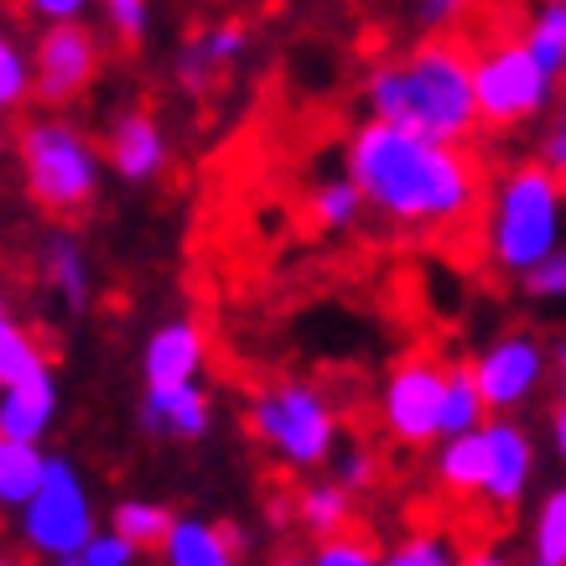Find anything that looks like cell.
<instances>
[{"mask_svg": "<svg viewBox=\"0 0 566 566\" xmlns=\"http://www.w3.org/2000/svg\"><path fill=\"white\" fill-rule=\"evenodd\" d=\"M21 546L42 556V562H73L78 551L99 535V515H94V494H88L84 473L69 458H48L36 494L17 510Z\"/></svg>", "mask_w": 566, "mask_h": 566, "instance_id": "cell-7", "label": "cell"}, {"mask_svg": "<svg viewBox=\"0 0 566 566\" xmlns=\"http://www.w3.org/2000/svg\"><path fill=\"white\" fill-rule=\"evenodd\" d=\"M535 483V437L515 416H494L483 427V504L515 510Z\"/></svg>", "mask_w": 566, "mask_h": 566, "instance_id": "cell-11", "label": "cell"}, {"mask_svg": "<svg viewBox=\"0 0 566 566\" xmlns=\"http://www.w3.org/2000/svg\"><path fill=\"white\" fill-rule=\"evenodd\" d=\"M535 167L566 192V94L551 104V120L541 130V156H535Z\"/></svg>", "mask_w": 566, "mask_h": 566, "instance_id": "cell-29", "label": "cell"}, {"mask_svg": "<svg viewBox=\"0 0 566 566\" xmlns=\"http://www.w3.org/2000/svg\"><path fill=\"white\" fill-rule=\"evenodd\" d=\"M32 99V57L11 32H0V115Z\"/></svg>", "mask_w": 566, "mask_h": 566, "instance_id": "cell-28", "label": "cell"}, {"mask_svg": "<svg viewBox=\"0 0 566 566\" xmlns=\"http://www.w3.org/2000/svg\"><path fill=\"white\" fill-rule=\"evenodd\" d=\"M271 566H307V556H275Z\"/></svg>", "mask_w": 566, "mask_h": 566, "instance_id": "cell-43", "label": "cell"}, {"mask_svg": "<svg viewBox=\"0 0 566 566\" xmlns=\"http://www.w3.org/2000/svg\"><path fill=\"white\" fill-rule=\"evenodd\" d=\"M140 427L151 437H172V442H203L213 427V395L203 385L146 390L140 395Z\"/></svg>", "mask_w": 566, "mask_h": 566, "instance_id": "cell-14", "label": "cell"}, {"mask_svg": "<svg viewBox=\"0 0 566 566\" xmlns=\"http://www.w3.org/2000/svg\"><path fill=\"white\" fill-rule=\"evenodd\" d=\"M296 520L312 541H338V535H348V520H354V494L338 489L333 479H317L296 494Z\"/></svg>", "mask_w": 566, "mask_h": 566, "instance_id": "cell-18", "label": "cell"}, {"mask_svg": "<svg viewBox=\"0 0 566 566\" xmlns=\"http://www.w3.org/2000/svg\"><path fill=\"white\" fill-rule=\"evenodd\" d=\"M531 566H546V562H535V556H531Z\"/></svg>", "mask_w": 566, "mask_h": 566, "instance_id": "cell-46", "label": "cell"}, {"mask_svg": "<svg viewBox=\"0 0 566 566\" xmlns=\"http://www.w3.org/2000/svg\"><path fill=\"white\" fill-rule=\"evenodd\" d=\"M104 21H109V32L120 36V42H146V32H151V6L146 0H109L104 6Z\"/></svg>", "mask_w": 566, "mask_h": 566, "instance_id": "cell-33", "label": "cell"}, {"mask_svg": "<svg viewBox=\"0 0 566 566\" xmlns=\"http://www.w3.org/2000/svg\"><path fill=\"white\" fill-rule=\"evenodd\" d=\"M172 520L177 515L167 504H156V499H120L109 510V535H120L125 546H136V551H161Z\"/></svg>", "mask_w": 566, "mask_h": 566, "instance_id": "cell-22", "label": "cell"}, {"mask_svg": "<svg viewBox=\"0 0 566 566\" xmlns=\"http://www.w3.org/2000/svg\"><path fill=\"white\" fill-rule=\"evenodd\" d=\"M192 42L203 48V57L213 63V69H223V63H234V57H244V48H250V27H244V21H219V27H208V32H198Z\"/></svg>", "mask_w": 566, "mask_h": 566, "instance_id": "cell-31", "label": "cell"}, {"mask_svg": "<svg viewBox=\"0 0 566 566\" xmlns=\"http://www.w3.org/2000/svg\"><path fill=\"white\" fill-rule=\"evenodd\" d=\"M369 120L406 136L463 146L479 130L473 88H468V48L452 36H421L390 63H375L364 78Z\"/></svg>", "mask_w": 566, "mask_h": 566, "instance_id": "cell-2", "label": "cell"}, {"mask_svg": "<svg viewBox=\"0 0 566 566\" xmlns=\"http://www.w3.org/2000/svg\"><path fill=\"white\" fill-rule=\"evenodd\" d=\"M57 421V379H27L17 390H0V442L42 447V437Z\"/></svg>", "mask_w": 566, "mask_h": 566, "instance_id": "cell-15", "label": "cell"}, {"mask_svg": "<svg viewBox=\"0 0 566 566\" xmlns=\"http://www.w3.org/2000/svg\"><path fill=\"white\" fill-rule=\"evenodd\" d=\"M307 566H379V551L364 535H338V541H317V551L307 556Z\"/></svg>", "mask_w": 566, "mask_h": 566, "instance_id": "cell-32", "label": "cell"}, {"mask_svg": "<svg viewBox=\"0 0 566 566\" xmlns=\"http://www.w3.org/2000/svg\"><path fill=\"white\" fill-rule=\"evenodd\" d=\"M213 73H219V69L203 57V48H198V42H188V48L177 52V84H182V88L203 94V88L213 84Z\"/></svg>", "mask_w": 566, "mask_h": 566, "instance_id": "cell-35", "label": "cell"}, {"mask_svg": "<svg viewBox=\"0 0 566 566\" xmlns=\"http://www.w3.org/2000/svg\"><path fill=\"white\" fill-rule=\"evenodd\" d=\"M468 88H473V115L489 130H515L541 120L556 104V78L535 69L520 36H483L468 48Z\"/></svg>", "mask_w": 566, "mask_h": 566, "instance_id": "cell-6", "label": "cell"}, {"mask_svg": "<svg viewBox=\"0 0 566 566\" xmlns=\"http://www.w3.org/2000/svg\"><path fill=\"white\" fill-rule=\"evenodd\" d=\"M99 161H109L115 177H125V182H156L172 161V146H167V130L151 109H125L109 120Z\"/></svg>", "mask_w": 566, "mask_h": 566, "instance_id": "cell-13", "label": "cell"}, {"mask_svg": "<svg viewBox=\"0 0 566 566\" xmlns=\"http://www.w3.org/2000/svg\"><path fill=\"white\" fill-rule=\"evenodd\" d=\"M531 546H535V562L566 566V483L541 494L531 520Z\"/></svg>", "mask_w": 566, "mask_h": 566, "instance_id": "cell-25", "label": "cell"}, {"mask_svg": "<svg viewBox=\"0 0 566 566\" xmlns=\"http://www.w3.org/2000/svg\"><path fill=\"white\" fill-rule=\"evenodd\" d=\"M73 562H78V566H136V562H140V551H136V546H125L120 535L99 531L84 551H78V556H73Z\"/></svg>", "mask_w": 566, "mask_h": 566, "instance_id": "cell-34", "label": "cell"}, {"mask_svg": "<svg viewBox=\"0 0 566 566\" xmlns=\"http://www.w3.org/2000/svg\"><path fill=\"white\" fill-rule=\"evenodd\" d=\"M32 17H48V27H63V21L84 17V0H32Z\"/></svg>", "mask_w": 566, "mask_h": 566, "instance_id": "cell-38", "label": "cell"}, {"mask_svg": "<svg viewBox=\"0 0 566 566\" xmlns=\"http://www.w3.org/2000/svg\"><path fill=\"white\" fill-rule=\"evenodd\" d=\"M437 489L452 499H479L483 494V431L473 437H452V442H437Z\"/></svg>", "mask_w": 566, "mask_h": 566, "instance_id": "cell-19", "label": "cell"}, {"mask_svg": "<svg viewBox=\"0 0 566 566\" xmlns=\"http://www.w3.org/2000/svg\"><path fill=\"white\" fill-rule=\"evenodd\" d=\"M447 364L437 354H406L379 385V421L400 447L437 442V411H442Z\"/></svg>", "mask_w": 566, "mask_h": 566, "instance_id": "cell-9", "label": "cell"}, {"mask_svg": "<svg viewBox=\"0 0 566 566\" xmlns=\"http://www.w3.org/2000/svg\"><path fill=\"white\" fill-rule=\"evenodd\" d=\"M52 375L48 364V348L36 344L27 327H11L6 338H0V390H17V385H27V379H42Z\"/></svg>", "mask_w": 566, "mask_h": 566, "instance_id": "cell-26", "label": "cell"}, {"mask_svg": "<svg viewBox=\"0 0 566 566\" xmlns=\"http://www.w3.org/2000/svg\"><path fill=\"white\" fill-rule=\"evenodd\" d=\"M344 177L359 188L364 208L395 229L437 234L452 223H468L483 198L479 161L463 146H437V140L406 136L390 125L364 120L344 146Z\"/></svg>", "mask_w": 566, "mask_h": 566, "instance_id": "cell-1", "label": "cell"}, {"mask_svg": "<svg viewBox=\"0 0 566 566\" xmlns=\"http://www.w3.org/2000/svg\"><path fill=\"white\" fill-rule=\"evenodd\" d=\"M416 17L427 21V27H447V21H458V6H452V0H421Z\"/></svg>", "mask_w": 566, "mask_h": 566, "instance_id": "cell-39", "label": "cell"}, {"mask_svg": "<svg viewBox=\"0 0 566 566\" xmlns=\"http://www.w3.org/2000/svg\"><path fill=\"white\" fill-rule=\"evenodd\" d=\"M161 566H240V556L223 546L219 520L177 515L167 541H161Z\"/></svg>", "mask_w": 566, "mask_h": 566, "instance_id": "cell-16", "label": "cell"}, {"mask_svg": "<svg viewBox=\"0 0 566 566\" xmlns=\"http://www.w3.org/2000/svg\"><path fill=\"white\" fill-rule=\"evenodd\" d=\"M333 473H338V489H348V494H354V489H364V483L375 479V463H369V452H359V447H338V458H333Z\"/></svg>", "mask_w": 566, "mask_h": 566, "instance_id": "cell-36", "label": "cell"}, {"mask_svg": "<svg viewBox=\"0 0 566 566\" xmlns=\"http://www.w3.org/2000/svg\"><path fill=\"white\" fill-rule=\"evenodd\" d=\"M48 452L27 442H0V510H21L36 494Z\"/></svg>", "mask_w": 566, "mask_h": 566, "instance_id": "cell-23", "label": "cell"}, {"mask_svg": "<svg viewBox=\"0 0 566 566\" xmlns=\"http://www.w3.org/2000/svg\"><path fill=\"white\" fill-rule=\"evenodd\" d=\"M307 213H312V223H317V229H327V234H344V229H354V223L364 219V198H359V188L338 172V177H323V182L312 188Z\"/></svg>", "mask_w": 566, "mask_h": 566, "instance_id": "cell-24", "label": "cell"}, {"mask_svg": "<svg viewBox=\"0 0 566 566\" xmlns=\"http://www.w3.org/2000/svg\"><path fill=\"white\" fill-rule=\"evenodd\" d=\"M525 52L535 57V69L546 78H566V0H546L525 17V32H520Z\"/></svg>", "mask_w": 566, "mask_h": 566, "instance_id": "cell-20", "label": "cell"}, {"mask_svg": "<svg viewBox=\"0 0 566 566\" xmlns=\"http://www.w3.org/2000/svg\"><path fill=\"white\" fill-rule=\"evenodd\" d=\"M0 566H21V562H17V556H0Z\"/></svg>", "mask_w": 566, "mask_h": 566, "instance_id": "cell-44", "label": "cell"}, {"mask_svg": "<svg viewBox=\"0 0 566 566\" xmlns=\"http://www.w3.org/2000/svg\"><path fill=\"white\" fill-rule=\"evenodd\" d=\"M11 327H17V317H11V302H6V296H0V338H6V333H11Z\"/></svg>", "mask_w": 566, "mask_h": 566, "instance_id": "cell-41", "label": "cell"}, {"mask_svg": "<svg viewBox=\"0 0 566 566\" xmlns=\"http://www.w3.org/2000/svg\"><path fill=\"white\" fill-rule=\"evenodd\" d=\"M468 375H473V385H479V395H483V411L494 421V416H515L520 406H531L535 395H541V385H546V375H551V354L535 333L510 327V333L489 338V344L468 359Z\"/></svg>", "mask_w": 566, "mask_h": 566, "instance_id": "cell-8", "label": "cell"}, {"mask_svg": "<svg viewBox=\"0 0 566 566\" xmlns=\"http://www.w3.org/2000/svg\"><path fill=\"white\" fill-rule=\"evenodd\" d=\"M546 354H551V364H556V369H566V338H556Z\"/></svg>", "mask_w": 566, "mask_h": 566, "instance_id": "cell-42", "label": "cell"}, {"mask_svg": "<svg viewBox=\"0 0 566 566\" xmlns=\"http://www.w3.org/2000/svg\"><path fill=\"white\" fill-rule=\"evenodd\" d=\"M520 292L531 296V302L562 307V302H566V250H556L551 260H541L531 275H520Z\"/></svg>", "mask_w": 566, "mask_h": 566, "instance_id": "cell-30", "label": "cell"}, {"mask_svg": "<svg viewBox=\"0 0 566 566\" xmlns=\"http://www.w3.org/2000/svg\"><path fill=\"white\" fill-rule=\"evenodd\" d=\"M489 427V411H483V395L468 375V364H447V385H442V411H437V442H452V437H473V431Z\"/></svg>", "mask_w": 566, "mask_h": 566, "instance_id": "cell-17", "label": "cell"}, {"mask_svg": "<svg viewBox=\"0 0 566 566\" xmlns=\"http://www.w3.org/2000/svg\"><path fill=\"white\" fill-rule=\"evenodd\" d=\"M52 566H78V562H52Z\"/></svg>", "mask_w": 566, "mask_h": 566, "instance_id": "cell-45", "label": "cell"}, {"mask_svg": "<svg viewBox=\"0 0 566 566\" xmlns=\"http://www.w3.org/2000/svg\"><path fill=\"white\" fill-rule=\"evenodd\" d=\"M32 94L48 104L78 99L94 78H99V36L88 21H63V27H42L32 48Z\"/></svg>", "mask_w": 566, "mask_h": 566, "instance_id": "cell-10", "label": "cell"}, {"mask_svg": "<svg viewBox=\"0 0 566 566\" xmlns=\"http://www.w3.org/2000/svg\"><path fill=\"white\" fill-rule=\"evenodd\" d=\"M458 566H510V556H504L499 546H483V551H468Z\"/></svg>", "mask_w": 566, "mask_h": 566, "instance_id": "cell-40", "label": "cell"}, {"mask_svg": "<svg viewBox=\"0 0 566 566\" xmlns=\"http://www.w3.org/2000/svg\"><path fill=\"white\" fill-rule=\"evenodd\" d=\"M42 260H48V286L57 292V302L73 312H84L88 296H94V275H88V260H84V250H78V240L52 234Z\"/></svg>", "mask_w": 566, "mask_h": 566, "instance_id": "cell-21", "label": "cell"}, {"mask_svg": "<svg viewBox=\"0 0 566 566\" xmlns=\"http://www.w3.org/2000/svg\"><path fill=\"white\" fill-rule=\"evenodd\" d=\"M208 364V333L192 317H167L151 327V338L140 348V375L146 390H177V385H198Z\"/></svg>", "mask_w": 566, "mask_h": 566, "instance_id": "cell-12", "label": "cell"}, {"mask_svg": "<svg viewBox=\"0 0 566 566\" xmlns=\"http://www.w3.org/2000/svg\"><path fill=\"white\" fill-rule=\"evenodd\" d=\"M463 551L442 531H411L400 535L390 551H379V566H458Z\"/></svg>", "mask_w": 566, "mask_h": 566, "instance_id": "cell-27", "label": "cell"}, {"mask_svg": "<svg viewBox=\"0 0 566 566\" xmlns=\"http://www.w3.org/2000/svg\"><path fill=\"white\" fill-rule=\"evenodd\" d=\"M551 447H556V458L566 463V369L556 379V400H551Z\"/></svg>", "mask_w": 566, "mask_h": 566, "instance_id": "cell-37", "label": "cell"}, {"mask_svg": "<svg viewBox=\"0 0 566 566\" xmlns=\"http://www.w3.org/2000/svg\"><path fill=\"white\" fill-rule=\"evenodd\" d=\"M21 177L36 208H48L57 219L84 213L99 198L104 161L94 140L69 120H32L21 130Z\"/></svg>", "mask_w": 566, "mask_h": 566, "instance_id": "cell-5", "label": "cell"}, {"mask_svg": "<svg viewBox=\"0 0 566 566\" xmlns=\"http://www.w3.org/2000/svg\"><path fill=\"white\" fill-rule=\"evenodd\" d=\"M250 431H255L260 447H271L275 463H286L292 473H317L344 447V427H338L333 400L307 379L265 385L250 400Z\"/></svg>", "mask_w": 566, "mask_h": 566, "instance_id": "cell-4", "label": "cell"}, {"mask_svg": "<svg viewBox=\"0 0 566 566\" xmlns=\"http://www.w3.org/2000/svg\"><path fill=\"white\" fill-rule=\"evenodd\" d=\"M483 250L510 275H531L541 260L566 250V192L535 161H520L494 182Z\"/></svg>", "mask_w": 566, "mask_h": 566, "instance_id": "cell-3", "label": "cell"}]
</instances>
